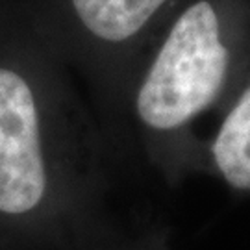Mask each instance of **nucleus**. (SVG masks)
<instances>
[{
    "label": "nucleus",
    "mask_w": 250,
    "mask_h": 250,
    "mask_svg": "<svg viewBox=\"0 0 250 250\" xmlns=\"http://www.w3.org/2000/svg\"><path fill=\"white\" fill-rule=\"evenodd\" d=\"M117 160L128 158L17 4L0 32V217L41 224L78 213Z\"/></svg>",
    "instance_id": "1"
},
{
    "label": "nucleus",
    "mask_w": 250,
    "mask_h": 250,
    "mask_svg": "<svg viewBox=\"0 0 250 250\" xmlns=\"http://www.w3.org/2000/svg\"><path fill=\"white\" fill-rule=\"evenodd\" d=\"M250 78V0H186L102 117L128 160L161 184L202 174L206 117Z\"/></svg>",
    "instance_id": "2"
},
{
    "label": "nucleus",
    "mask_w": 250,
    "mask_h": 250,
    "mask_svg": "<svg viewBox=\"0 0 250 250\" xmlns=\"http://www.w3.org/2000/svg\"><path fill=\"white\" fill-rule=\"evenodd\" d=\"M186 0H19V9L62 62L89 83L99 117Z\"/></svg>",
    "instance_id": "3"
},
{
    "label": "nucleus",
    "mask_w": 250,
    "mask_h": 250,
    "mask_svg": "<svg viewBox=\"0 0 250 250\" xmlns=\"http://www.w3.org/2000/svg\"><path fill=\"white\" fill-rule=\"evenodd\" d=\"M202 174L237 193H250V78L206 137Z\"/></svg>",
    "instance_id": "4"
},
{
    "label": "nucleus",
    "mask_w": 250,
    "mask_h": 250,
    "mask_svg": "<svg viewBox=\"0 0 250 250\" xmlns=\"http://www.w3.org/2000/svg\"><path fill=\"white\" fill-rule=\"evenodd\" d=\"M117 250H172L169 230L160 221L145 219L121 239Z\"/></svg>",
    "instance_id": "5"
},
{
    "label": "nucleus",
    "mask_w": 250,
    "mask_h": 250,
    "mask_svg": "<svg viewBox=\"0 0 250 250\" xmlns=\"http://www.w3.org/2000/svg\"><path fill=\"white\" fill-rule=\"evenodd\" d=\"M17 9V2H11V0H0V32L2 28L9 22V19L13 17Z\"/></svg>",
    "instance_id": "6"
}]
</instances>
